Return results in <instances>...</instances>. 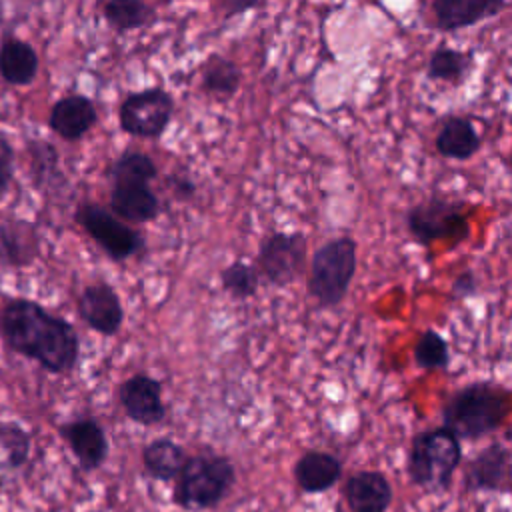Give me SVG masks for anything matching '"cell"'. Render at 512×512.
I'll use <instances>...</instances> for the list:
<instances>
[{
  "label": "cell",
  "mask_w": 512,
  "mask_h": 512,
  "mask_svg": "<svg viewBox=\"0 0 512 512\" xmlns=\"http://www.w3.org/2000/svg\"><path fill=\"white\" fill-rule=\"evenodd\" d=\"M508 4L502 0H434L430 8V26L442 32L470 28L482 20L494 18Z\"/></svg>",
  "instance_id": "12"
},
{
  "label": "cell",
  "mask_w": 512,
  "mask_h": 512,
  "mask_svg": "<svg viewBox=\"0 0 512 512\" xmlns=\"http://www.w3.org/2000/svg\"><path fill=\"white\" fill-rule=\"evenodd\" d=\"M108 202L112 214L130 224L152 222L160 212V200L148 184H112Z\"/></svg>",
  "instance_id": "17"
},
{
  "label": "cell",
  "mask_w": 512,
  "mask_h": 512,
  "mask_svg": "<svg viewBox=\"0 0 512 512\" xmlns=\"http://www.w3.org/2000/svg\"><path fill=\"white\" fill-rule=\"evenodd\" d=\"M342 476L340 460L324 450H308L294 464V478L302 492L318 494L332 488Z\"/></svg>",
  "instance_id": "18"
},
{
  "label": "cell",
  "mask_w": 512,
  "mask_h": 512,
  "mask_svg": "<svg viewBox=\"0 0 512 512\" xmlns=\"http://www.w3.org/2000/svg\"><path fill=\"white\" fill-rule=\"evenodd\" d=\"M262 6L260 2H224L222 4V10L226 12V18L230 16H236V14H242L246 10H252V8H258Z\"/></svg>",
  "instance_id": "34"
},
{
  "label": "cell",
  "mask_w": 512,
  "mask_h": 512,
  "mask_svg": "<svg viewBox=\"0 0 512 512\" xmlns=\"http://www.w3.org/2000/svg\"><path fill=\"white\" fill-rule=\"evenodd\" d=\"M260 276L256 268L244 260H234L220 272V284L234 300H248L258 292Z\"/></svg>",
  "instance_id": "28"
},
{
  "label": "cell",
  "mask_w": 512,
  "mask_h": 512,
  "mask_svg": "<svg viewBox=\"0 0 512 512\" xmlns=\"http://www.w3.org/2000/svg\"><path fill=\"white\" fill-rule=\"evenodd\" d=\"M466 490H506L510 484V452L494 442L480 450L466 466Z\"/></svg>",
  "instance_id": "14"
},
{
  "label": "cell",
  "mask_w": 512,
  "mask_h": 512,
  "mask_svg": "<svg viewBox=\"0 0 512 512\" xmlns=\"http://www.w3.org/2000/svg\"><path fill=\"white\" fill-rule=\"evenodd\" d=\"M32 166H34V174L36 178L42 180H54V176L58 178V152L54 150V146H50V142H32Z\"/></svg>",
  "instance_id": "30"
},
{
  "label": "cell",
  "mask_w": 512,
  "mask_h": 512,
  "mask_svg": "<svg viewBox=\"0 0 512 512\" xmlns=\"http://www.w3.org/2000/svg\"><path fill=\"white\" fill-rule=\"evenodd\" d=\"M240 78L242 72L234 60L214 54L202 66L200 86L206 94L230 98L240 88Z\"/></svg>",
  "instance_id": "25"
},
{
  "label": "cell",
  "mask_w": 512,
  "mask_h": 512,
  "mask_svg": "<svg viewBox=\"0 0 512 512\" xmlns=\"http://www.w3.org/2000/svg\"><path fill=\"white\" fill-rule=\"evenodd\" d=\"M406 226L412 238L422 246H430L438 240H454V244H460L470 232L464 202L438 194L410 206L406 212Z\"/></svg>",
  "instance_id": "6"
},
{
  "label": "cell",
  "mask_w": 512,
  "mask_h": 512,
  "mask_svg": "<svg viewBox=\"0 0 512 512\" xmlns=\"http://www.w3.org/2000/svg\"><path fill=\"white\" fill-rule=\"evenodd\" d=\"M236 480L234 464L214 452L186 456L174 488V502L184 510H208L218 506Z\"/></svg>",
  "instance_id": "3"
},
{
  "label": "cell",
  "mask_w": 512,
  "mask_h": 512,
  "mask_svg": "<svg viewBox=\"0 0 512 512\" xmlns=\"http://www.w3.org/2000/svg\"><path fill=\"white\" fill-rule=\"evenodd\" d=\"M14 172V150L4 132H0V194L8 188Z\"/></svg>",
  "instance_id": "31"
},
{
  "label": "cell",
  "mask_w": 512,
  "mask_h": 512,
  "mask_svg": "<svg viewBox=\"0 0 512 512\" xmlns=\"http://www.w3.org/2000/svg\"><path fill=\"white\" fill-rule=\"evenodd\" d=\"M98 120L96 106L90 98L82 94H70L60 98L48 116L52 132L68 142H76L86 136Z\"/></svg>",
  "instance_id": "15"
},
{
  "label": "cell",
  "mask_w": 512,
  "mask_h": 512,
  "mask_svg": "<svg viewBox=\"0 0 512 512\" xmlns=\"http://www.w3.org/2000/svg\"><path fill=\"white\" fill-rule=\"evenodd\" d=\"M472 66V56L452 46H438L426 64V76L430 80L460 84Z\"/></svg>",
  "instance_id": "26"
},
{
  "label": "cell",
  "mask_w": 512,
  "mask_h": 512,
  "mask_svg": "<svg viewBox=\"0 0 512 512\" xmlns=\"http://www.w3.org/2000/svg\"><path fill=\"white\" fill-rule=\"evenodd\" d=\"M104 20L116 32L146 28L156 20V10L140 0H108L102 6Z\"/></svg>",
  "instance_id": "24"
},
{
  "label": "cell",
  "mask_w": 512,
  "mask_h": 512,
  "mask_svg": "<svg viewBox=\"0 0 512 512\" xmlns=\"http://www.w3.org/2000/svg\"><path fill=\"white\" fill-rule=\"evenodd\" d=\"M38 254V238L28 222H0V262L26 266Z\"/></svg>",
  "instance_id": "21"
},
{
  "label": "cell",
  "mask_w": 512,
  "mask_h": 512,
  "mask_svg": "<svg viewBox=\"0 0 512 512\" xmlns=\"http://www.w3.org/2000/svg\"><path fill=\"white\" fill-rule=\"evenodd\" d=\"M306 266V236L302 232H270L256 254V272L268 284L282 288L296 282Z\"/></svg>",
  "instance_id": "8"
},
{
  "label": "cell",
  "mask_w": 512,
  "mask_h": 512,
  "mask_svg": "<svg viewBox=\"0 0 512 512\" xmlns=\"http://www.w3.org/2000/svg\"><path fill=\"white\" fill-rule=\"evenodd\" d=\"M170 182H172V190L178 198H190L196 190L192 180H186V178H180V176H172Z\"/></svg>",
  "instance_id": "33"
},
{
  "label": "cell",
  "mask_w": 512,
  "mask_h": 512,
  "mask_svg": "<svg viewBox=\"0 0 512 512\" xmlns=\"http://www.w3.org/2000/svg\"><path fill=\"white\" fill-rule=\"evenodd\" d=\"M452 296L454 298H468V296H474L478 292V280L474 276L472 270H462L454 282H452V288H450Z\"/></svg>",
  "instance_id": "32"
},
{
  "label": "cell",
  "mask_w": 512,
  "mask_h": 512,
  "mask_svg": "<svg viewBox=\"0 0 512 512\" xmlns=\"http://www.w3.org/2000/svg\"><path fill=\"white\" fill-rule=\"evenodd\" d=\"M434 146L438 154L448 160H468L480 150L482 138L470 118L450 116L440 126Z\"/></svg>",
  "instance_id": "19"
},
{
  "label": "cell",
  "mask_w": 512,
  "mask_h": 512,
  "mask_svg": "<svg viewBox=\"0 0 512 512\" xmlns=\"http://www.w3.org/2000/svg\"><path fill=\"white\" fill-rule=\"evenodd\" d=\"M350 512H386L392 502V486L378 470H358L344 486Z\"/></svg>",
  "instance_id": "16"
},
{
  "label": "cell",
  "mask_w": 512,
  "mask_h": 512,
  "mask_svg": "<svg viewBox=\"0 0 512 512\" xmlns=\"http://www.w3.org/2000/svg\"><path fill=\"white\" fill-rule=\"evenodd\" d=\"M0 334L10 350L52 374L72 372L78 362L80 340L74 326L34 300H8L0 312Z\"/></svg>",
  "instance_id": "1"
},
{
  "label": "cell",
  "mask_w": 512,
  "mask_h": 512,
  "mask_svg": "<svg viewBox=\"0 0 512 512\" xmlns=\"http://www.w3.org/2000/svg\"><path fill=\"white\" fill-rule=\"evenodd\" d=\"M508 390L492 382H472L452 392L442 406L444 428L458 440H478L502 426Z\"/></svg>",
  "instance_id": "2"
},
{
  "label": "cell",
  "mask_w": 512,
  "mask_h": 512,
  "mask_svg": "<svg viewBox=\"0 0 512 512\" xmlns=\"http://www.w3.org/2000/svg\"><path fill=\"white\" fill-rule=\"evenodd\" d=\"M174 114V98L164 88H144L130 92L120 108V128L136 138H158L166 132Z\"/></svg>",
  "instance_id": "9"
},
{
  "label": "cell",
  "mask_w": 512,
  "mask_h": 512,
  "mask_svg": "<svg viewBox=\"0 0 512 512\" xmlns=\"http://www.w3.org/2000/svg\"><path fill=\"white\" fill-rule=\"evenodd\" d=\"M0 450L8 468H20L30 454V434L16 422H0Z\"/></svg>",
  "instance_id": "29"
},
{
  "label": "cell",
  "mask_w": 512,
  "mask_h": 512,
  "mask_svg": "<svg viewBox=\"0 0 512 512\" xmlns=\"http://www.w3.org/2000/svg\"><path fill=\"white\" fill-rule=\"evenodd\" d=\"M38 74L36 50L18 38H8L0 46V76L14 86H24Z\"/></svg>",
  "instance_id": "20"
},
{
  "label": "cell",
  "mask_w": 512,
  "mask_h": 512,
  "mask_svg": "<svg viewBox=\"0 0 512 512\" xmlns=\"http://www.w3.org/2000/svg\"><path fill=\"white\" fill-rule=\"evenodd\" d=\"M112 184H150L158 176L154 160L140 150H124L106 170Z\"/></svg>",
  "instance_id": "23"
},
{
  "label": "cell",
  "mask_w": 512,
  "mask_h": 512,
  "mask_svg": "<svg viewBox=\"0 0 512 512\" xmlns=\"http://www.w3.org/2000/svg\"><path fill=\"white\" fill-rule=\"evenodd\" d=\"M76 222L82 230L106 252L114 262H124L140 254L146 246L144 236L132 226L118 220L112 212L94 202H84L76 208Z\"/></svg>",
  "instance_id": "7"
},
{
  "label": "cell",
  "mask_w": 512,
  "mask_h": 512,
  "mask_svg": "<svg viewBox=\"0 0 512 512\" xmlns=\"http://www.w3.org/2000/svg\"><path fill=\"white\" fill-rule=\"evenodd\" d=\"M84 472L100 468L108 456V438L94 418H76L58 428Z\"/></svg>",
  "instance_id": "13"
},
{
  "label": "cell",
  "mask_w": 512,
  "mask_h": 512,
  "mask_svg": "<svg viewBox=\"0 0 512 512\" xmlns=\"http://www.w3.org/2000/svg\"><path fill=\"white\" fill-rule=\"evenodd\" d=\"M356 262V240L350 236L330 238L316 248L310 260L308 294L320 308H336L346 298Z\"/></svg>",
  "instance_id": "4"
},
{
  "label": "cell",
  "mask_w": 512,
  "mask_h": 512,
  "mask_svg": "<svg viewBox=\"0 0 512 512\" xmlns=\"http://www.w3.org/2000/svg\"><path fill=\"white\" fill-rule=\"evenodd\" d=\"M412 356L424 370H444L450 364V344L438 330L428 328L418 336Z\"/></svg>",
  "instance_id": "27"
},
{
  "label": "cell",
  "mask_w": 512,
  "mask_h": 512,
  "mask_svg": "<svg viewBox=\"0 0 512 512\" xmlns=\"http://www.w3.org/2000/svg\"><path fill=\"white\" fill-rule=\"evenodd\" d=\"M186 462L184 448L172 438H154L142 448V464L156 480H174Z\"/></svg>",
  "instance_id": "22"
},
{
  "label": "cell",
  "mask_w": 512,
  "mask_h": 512,
  "mask_svg": "<svg viewBox=\"0 0 512 512\" xmlns=\"http://www.w3.org/2000/svg\"><path fill=\"white\" fill-rule=\"evenodd\" d=\"M78 314L92 330L114 336L122 328L124 308L116 288L108 282L88 284L78 296Z\"/></svg>",
  "instance_id": "11"
},
{
  "label": "cell",
  "mask_w": 512,
  "mask_h": 512,
  "mask_svg": "<svg viewBox=\"0 0 512 512\" xmlns=\"http://www.w3.org/2000/svg\"><path fill=\"white\" fill-rule=\"evenodd\" d=\"M120 404L126 416L142 426L160 424L166 416L162 400V382L148 374H132L118 388Z\"/></svg>",
  "instance_id": "10"
},
{
  "label": "cell",
  "mask_w": 512,
  "mask_h": 512,
  "mask_svg": "<svg viewBox=\"0 0 512 512\" xmlns=\"http://www.w3.org/2000/svg\"><path fill=\"white\" fill-rule=\"evenodd\" d=\"M462 462L460 440L444 426L414 436L408 456L410 480L426 490L442 492L450 486Z\"/></svg>",
  "instance_id": "5"
}]
</instances>
